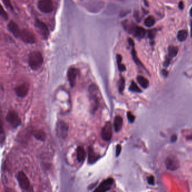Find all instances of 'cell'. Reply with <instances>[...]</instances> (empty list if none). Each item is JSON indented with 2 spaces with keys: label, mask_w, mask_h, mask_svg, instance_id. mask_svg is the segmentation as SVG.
<instances>
[{
  "label": "cell",
  "mask_w": 192,
  "mask_h": 192,
  "mask_svg": "<svg viewBox=\"0 0 192 192\" xmlns=\"http://www.w3.org/2000/svg\"><path fill=\"white\" fill-rule=\"evenodd\" d=\"M89 91L91 101V112L94 113L99 106V88L95 84H92L89 86Z\"/></svg>",
  "instance_id": "cell-1"
},
{
  "label": "cell",
  "mask_w": 192,
  "mask_h": 192,
  "mask_svg": "<svg viewBox=\"0 0 192 192\" xmlns=\"http://www.w3.org/2000/svg\"><path fill=\"white\" fill-rule=\"evenodd\" d=\"M28 62L30 68L33 71L39 69L44 62L42 54L37 51H32L28 56Z\"/></svg>",
  "instance_id": "cell-2"
},
{
  "label": "cell",
  "mask_w": 192,
  "mask_h": 192,
  "mask_svg": "<svg viewBox=\"0 0 192 192\" xmlns=\"http://www.w3.org/2000/svg\"><path fill=\"white\" fill-rule=\"evenodd\" d=\"M56 133L60 139H65L68 136L69 126L66 122L62 120H59L55 127Z\"/></svg>",
  "instance_id": "cell-3"
},
{
  "label": "cell",
  "mask_w": 192,
  "mask_h": 192,
  "mask_svg": "<svg viewBox=\"0 0 192 192\" xmlns=\"http://www.w3.org/2000/svg\"><path fill=\"white\" fill-rule=\"evenodd\" d=\"M7 122L14 128L20 126L21 123V121L18 114L15 111H9L7 113L6 116Z\"/></svg>",
  "instance_id": "cell-4"
},
{
  "label": "cell",
  "mask_w": 192,
  "mask_h": 192,
  "mask_svg": "<svg viewBox=\"0 0 192 192\" xmlns=\"http://www.w3.org/2000/svg\"><path fill=\"white\" fill-rule=\"evenodd\" d=\"M17 180L21 189L25 191H28L31 189V184L28 178L24 172L20 171L17 176Z\"/></svg>",
  "instance_id": "cell-5"
},
{
  "label": "cell",
  "mask_w": 192,
  "mask_h": 192,
  "mask_svg": "<svg viewBox=\"0 0 192 192\" xmlns=\"http://www.w3.org/2000/svg\"><path fill=\"white\" fill-rule=\"evenodd\" d=\"M37 6L40 11L44 13H50L53 11V0H40Z\"/></svg>",
  "instance_id": "cell-6"
},
{
  "label": "cell",
  "mask_w": 192,
  "mask_h": 192,
  "mask_svg": "<svg viewBox=\"0 0 192 192\" xmlns=\"http://www.w3.org/2000/svg\"><path fill=\"white\" fill-rule=\"evenodd\" d=\"M34 26L44 39L46 40L48 39L50 33L49 28L45 23L39 19H36L34 23Z\"/></svg>",
  "instance_id": "cell-7"
},
{
  "label": "cell",
  "mask_w": 192,
  "mask_h": 192,
  "mask_svg": "<svg viewBox=\"0 0 192 192\" xmlns=\"http://www.w3.org/2000/svg\"><path fill=\"white\" fill-rule=\"evenodd\" d=\"M19 37L23 41L27 44H33L36 41L34 34L31 31L27 29L21 31Z\"/></svg>",
  "instance_id": "cell-8"
},
{
  "label": "cell",
  "mask_w": 192,
  "mask_h": 192,
  "mask_svg": "<svg viewBox=\"0 0 192 192\" xmlns=\"http://www.w3.org/2000/svg\"><path fill=\"white\" fill-rule=\"evenodd\" d=\"M166 168L171 171H175L179 168V162L178 158L174 156H170L165 160Z\"/></svg>",
  "instance_id": "cell-9"
},
{
  "label": "cell",
  "mask_w": 192,
  "mask_h": 192,
  "mask_svg": "<svg viewBox=\"0 0 192 192\" xmlns=\"http://www.w3.org/2000/svg\"><path fill=\"white\" fill-rule=\"evenodd\" d=\"M112 125L110 122H107L104 126L103 127L101 136L104 140L108 141H109L112 137Z\"/></svg>",
  "instance_id": "cell-10"
},
{
  "label": "cell",
  "mask_w": 192,
  "mask_h": 192,
  "mask_svg": "<svg viewBox=\"0 0 192 192\" xmlns=\"http://www.w3.org/2000/svg\"><path fill=\"white\" fill-rule=\"evenodd\" d=\"M114 184V180L113 178H108L101 183L99 186L95 189L94 192H105L109 191Z\"/></svg>",
  "instance_id": "cell-11"
},
{
  "label": "cell",
  "mask_w": 192,
  "mask_h": 192,
  "mask_svg": "<svg viewBox=\"0 0 192 192\" xmlns=\"http://www.w3.org/2000/svg\"><path fill=\"white\" fill-rule=\"evenodd\" d=\"M29 85L27 83H24L16 86L14 89L16 95L19 98L26 97L29 92Z\"/></svg>",
  "instance_id": "cell-12"
},
{
  "label": "cell",
  "mask_w": 192,
  "mask_h": 192,
  "mask_svg": "<svg viewBox=\"0 0 192 192\" xmlns=\"http://www.w3.org/2000/svg\"><path fill=\"white\" fill-rule=\"evenodd\" d=\"M79 71L75 68H70L68 71V79L72 87H74L76 84V79Z\"/></svg>",
  "instance_id": "cell-13"
},
{
  "label": "cell",
  "mask_w": 192,
  "mask_h": 192,
  "mask_svg": "<svg viewBox=\"0 0 192 192\" xmlns=\"http://www.w3.org/2000/svg\"><path fill=\"white\" fill-rule=\"evenodd\" d=\"M7 28L15 37H19L21 31L16 23L13 21H10L7 25Z\"/></svg>",
  "instance_id": "cell-14"
},
{
  "label": "cell",
  "mask_w": 192,
  "mask_h": 192,
  "mask_svg": "<svg viewBox=\"0 0 192 192\" xmlns=\"http://www.w3.org/2000/svg\"><path fill=\"white\" fill-rule=\"evenodd\" d=\"M99 159V155L95 152L93 148L89 147L88 149V163L89 164L95 163Z\"/></svg>",
  "instance_id": "cell-15"
},
{
  "label": "cell",
  "mask_w": 192,
  "mask_h": 192,
  "mask_svg": "<svg viewBox=\"0 0 192 192\" xmlns=\"http://www.w3.org/2000/svg\"><path fill=\"white\" fill-rule=\"evenodd\" d=\"M123 119L121 116H117L114 118L113 126H114V130L116 133H118L121 130L123 126Z\"/></svg>",
  "instance_id": "cell-16"
},
{
  "label": "cell",
  "mask_w": 192,
  "mask_h": 192,
  "mask_svg": "<svg viewBox=\"0 0 192 192\" xmlns=\"http://www.w3.org/2000/svg\"><path fill=\"white\" fill-rule=\"evenodd\" d=\"M86 153L84 148L81 146H79L77 149V161L81 163L83 162L86 158Z\"/></svg>",
  "instance_id": "cell-17"
},
{
  "label": "cell",
  "mask_w": 192,
  "mask_h": 192,
  "mask_svg": "<svg viewBox=\"0 0 192 192\" xmlns=\"http://www.w3.org/2000/svg\"><path fill=\"white\" fill-rule=\"evenodd\" d=\"M32 135L33 136L38 140L44 141L45 140L46 138V133L44 132L42 130L39 129V130H35L32 131Z\"/></svg>",
  "instance_id": "cell-18"
},
{
  "label": "cell",
  "mask_w": 192,
  "mask_h": 192,
  "mask_svg": "<svg viewBox=\"0 0 192 192\" xmlns=\"http://www.w3.org/2000/svg\"><path fill=\"white\" fill-rule=\"evenodd\" d=\"M136 80L139 85L143 89H147L149 85V82L148 80L142 76H138Z\"/></svg>",
  "instance_id": "cell-19"
},
{
  "label": "cell",
  "mask_w": 192,
  "mask_h": 192,
  "mask_svg": "<svg viewBox=\"0 0 192 192\" xmlns=\"http://www.w3.org/2000/svg\"><path fill=\"white\" fill-rule=\"evenodd\" d=\"M179 51L178 47L175 46H170L168 47V56L171 58L175 57Z\"/></svg>",
  "instance_id": "cell-20"
},
{
  "label": "cell",
  "mask_w": 192,
  "mask_h": 192,
  "mask_svg": "<svg viewBox=\"0 0 192 192\" xmlns=\"http://www.w3.org/2000/svg\"><path fill=\"white\" fill-rule=\"evenodd\" d=\"M188 33L186 30L185 29L180 30L178 33V40L180 42L184 41L186 40L188 37Z\"/></svg>",
  "instance_id": "cell-21"
},
{
  "label": "cell",
  "mask_w": 192,
  "mask_h": 192,
  "mask_svg": "<svg viewBox=\"0 0 192 192\" xmlns=\"http://www.w3.org/2000/svg\"><path fill=\"white\" fill-rule=\"evenodd\" d=\"M122 56L120 54H118L117 55V62L118 69L121 72H124L126 71V66L122 63Z\"/></svg>",
  "instance_id": "cell-22"
},
{
  "label": "cell",
  "mask_w": 192,
  "mask_h": 192,
  "mask_svg": "<svg viewBox=\"0 0 192 192\" xmlns=\"http://www.w3.org/2000/svg\"><path fill=\"white\" fill-rule=\"evenodd\" d=\"M156 23L155 18L153 16H149L144 20V24L146 27H152Z\"/></svg>",
  "instance_id": "cell-23"
},
{
  "label": "cell",
  "mask_w": 192,
  "mask_h": 192,
  "mask_svg": "<svg viewBox=\"0 0 192 192\" xmlns=\"http://www.w3.org/2000/svg\"><path fill=\"white\" fill-rule=\"evenodd\" d=\"M129 90L130 91H131V92H133V93H141V90L139 88L138 85H136V84L133 81L131 82L130 86L129 87Z\"/></svg>",
  "instance_id": "cell-24"
},
{
  "label": "cell",
  "mask_w": 192,
  "mask_h": 192,
  "mask_svg": "<svg viewBox=\"0 0 192 192\" xmlns=\"http://www.w3.org/2000/svg\"><path fill=\"white\" fill-rule=\"evenodd\" d=\"M125 87V80L123 77H121L118 82V90L120 93H123Z\"/></svg>",
  "instance_id": "cell-25"
},
{
  "label": "cell",
  "mask_w": 192,
  "mask_h": 192,
  "mask_svg": "<svg viewBox=\"0 0 192 192\" xmlns=\"http://www.w3.org/2000/svg\"><path fill=\"white\" fill-rule=\"evenodd\" d=\"M131 54H132V56H133V60L135 61V63L137 64V65H141L142 66V64L141 63V61H140L139 59L138 55H137V53L135 50L134 48H133L132 50V52H131Z\"/></svg>",
  "instance_id": "cell-26"
},
{
  "label": "cell",
  "mask_w": 192,
  "mask_h": 192,
  "mask_svg": "<svg viewBox=\"0 0 192 192\" xmlns=\"http://www.w3.org/2000/svg\"><path fill=\"white\" fill-rule=\"evenodd\" d=\"M157 31L155 29L149 30L148 31V36L150 39H153L156 37Z\"/></svg>",
  "instance_id": "cell-27"
},
{
  "label": "cell",
  "mask_w": 192,
  "mask_h": 192,
  "mask_svg": "<svg viewBox=\"0 0 192 192\" xmlns=\"http://www.w3.org/2000/svg\"><path fill=\"white\" fill-rule=\"evenodd\" d=\"M127 118H128L129 122L131 123H133V122H134V121H135V117L134 116V115L133 114V113L131 112H127Z\"/></svg>",
  "instance_id": "cell-28"
},
{
  "label": "cell",
  "mask_w": 192,
  "mask_h": 192,
  "mask_svg": "<svg viewBox=\"0 0 192 192\" xmlns=\"http://www.w3.org/2000/svg\"><path fill=\"white\" fill-rule=\"evenodd\" d=\"M3 3L4 4V5L6 6V7H7L8 9H11V10H13V5L11 3V1L10 0H2Z\"/></svg>",
  "instance_id": "cell-29"
},
{
  "label": "cell",
  "mask_w": 192,
  "mask_h": 192,
  "mask_svg": "<svg viewBox=\"0 0 192 192\" xmlns=\"http://www.w3.org/2000/svg\"><path fill=\"white\" fill-rule=\"evenodd\" d=\"M0 14L1 15V16L5 19V20H7L8 19V15L7 14L6 12L5 11V10L4 9L3 7L1 6V12H0Z\"/></svg>",
  "instance_id": "cell-30"
},
{
  "label": "cell",
  "mask_w": 192,
  "mask_h": 192,
  "mask_svg": "<svg viewBox=\"0 0 192 192\" xmlns=\"http://www.w3.org/2000/svg\"><path fill=\"white\" fill-rule=\"evenodd\" d=\"M147 181H148V184L149 185H151V186H154V183H155L154 178L152 175L149 176V177L147 178Z\"/></svg>",
  "instance_id": "cell-31"
},
{
  "label": "cell",
  "mask_w": 192,
  "mask_h": 192,
  "mask_svg": "<svg viewBox=\"0 0 192 192\" xmlns=\"http://www.w3.org/2000/svg\"><path fill=\"white\" fill-rule=\"evenodd\" d=\"M121 150H122V147L120 144H118L116 146V157H118L119 154H121Z\"/></svg>",
  "instance_id": "cell-32"
},
{
  "label": "cell",
  "mask_w": 192,
  "mask_h": 192,
  "mask_svg": "<svg viewBox=\"0 0 192 192\" xmlns=\"http://www.w3.org/2000/svg\"><path fill=\"white\" fill-rule=\"evenodd\" d=\"M171 58H170L169 56H168V58L166 57L165 61L164 64H163V66H164L167 67V66L170 65V61H171Z\"/></svg>",
  "instance_id": "cell-33"
},
{
  "label": "cell",
  "mask_w": 192,
  "mask_h": 192,
  "mask_svg": "<svg viewBox=\"0 0 192 192\" xmlns=\"http://www.w3.org/2000/svg\"><path fill=\"white\" fill-rule=\"evenodd\" d=\"M177 139H178L177 135H172V136L171 137V141L172 143H175V141H176Z\"/></svg>",
  "instance_id": "cell-34"
},
{
  "label": "cell",
  "mask_w": 192,
  "mask_h": 192,
  "mask_svg": "<svg viewBox=\"0 0 192 192\" xmlns=\"http://www.w3.org/2000/svg\"><path fill=\"white\" fill-rule=\"evenodd\" d=\"M128 44L130 46H133V47H134V45H135V43H134V41L133 40L131 39V38H129L128 40Z\"/></svg>",
  "instance_id": "cell-35"
},
{
  "label": "cell",
  "mask_w": 192,
  "mask_h": 192,
  "mask_svg": "<svg viewBox=\"0 0 192 192\" xmlns=\"http://www.w3.org/2000/svg\"><path fill=\"white\" fill-rule=\"evenodd\" d=\"M179 7L180 10H183L184 9V2L182 1H180V2L179 3Z\"/></svg>",
  "instance_id": "cell-36"
},
{
  "label": "cell",
  "mask_w": 192,
  "mask_h": 192,
  "mask_svg": "<svg viewBox=\"0 0 192 192\" xmlns=\"http://www.w3.org/2000/svg\"><path fill=\"white\" fill-rule=\"evenodd\" d=\"M162 74L165 77H167L168 74V72L166 69H163V70H162Z\"/></svg>",
  "instance_id": "cell-37"
},
{
  "label": "cell",
  "mask_w": 192,
  "mask_h": 192,
  "mask_svg": "<svg viewBox=\"0 0 192 192\" xmlns=\"http://www.w3.org/2000/svg\"><path fill=\"white\" fill-rule=\"evenodd\" d=\"M191 36L192 37V20L191 21Z\"/></svg>",
  "instance_id": "cell-38"
},
{
  "label": "cell",
  "mask_w": 192,
  "mask_h": 192,
  "mask_svg": "<svg viewBox=\"0 0 192 192\" xmlns=\"http://www.w3.org/2000/svg\"><path fill=\"white\" fill-rule=\"evenodd\" d=\"M187 139H189V140H192V135H191V136H188L187 138Z\"/></svg>",
  "instance_id": "cell-39"
},
{
  "label": "cell",
  "mask_w": 192,
  "mask_h": 192,
  "mask_svg": "<svg viewBox=\"0 0 192 192\" xmlns=\"http://www.w3.org/2000/svg\"><path fill=\"white\" fill-rule=\"evenodd\" d=\"M190 14H191V16L192 17V7L191 8V10H190Z\"/></svg>",
  "instance_id": "cell-40"
},
{
  "label": "cell",
  "mask_w": 192,
  "mask_h": 192,
  "mask_svg": "<svg viewBox=\"0 0 192 192\" xmlns=\"http://www.w3.org/2000/svg\"><path fill=\"white\" fill-rule=\"evenodd\" d=\"M120 1H123V0H120Z\"/></svg>",
  "instance_id": "cell-41"
}]
</instances>
